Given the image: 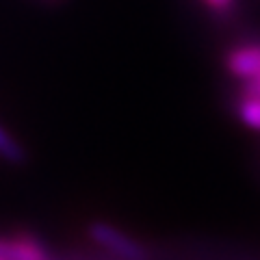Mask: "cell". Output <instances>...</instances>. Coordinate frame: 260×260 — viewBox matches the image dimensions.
<instances>
[{"mask_svg": "<svg viewBox=\"0 0 260 260\" xmlns=\"http://www.w3.org/2000/svg\"><path fill=\"white\" fill-rule=\"evenodd\" d=\"M87 234L95 245L119 260H148V251L139 241L107 221H91L87 225Z\"/></svg>", "mask_w": 260, "mask_h": 260, "instance_id": "cell-1", "label": "cell"}, {"mask_svg": "<svg viewBox=\"0 0 260 260\" xmlns=\"http://www.w3.org/2000/svg\"><path fill=\"white\" fill-rule=\"evenodd\" d=\"M225 70L241 83L260 76V42H247L225 52Z\"/></svg>", "mask_w": 260, "mask_h": 260, "instance_id": "cell-2", "label": "cell"}, {"mask_svg": "<svg viewBox=\"0 0 260 260\" xmlns=\"http://www.w3.org/2000/svg\"><path fill=\"white\" fill-rule=\"evenodd\" d=\"M234 109H237V115L243 124L254 130H260V98L239 93Z\"/></svg>", "mask_w": 260, "mask_h": 260, "instance_id": "cell-3", "label": "cell"}, {"mask_svg": "<svg viewBox=\"0 0 260 260\" xmlns=\"http://www.w3.org/2000/svg\"><path fill=\"white\" fill-rule=\"evenodd\" d=\"M0 158L7 162H13V165H20V162L26 160V152L24 148L13 139V137L7 133V130L0 126Z\"/></svg>", "mask_w": 260, "mask_h": 260, "instance_id": "cell-4", "label": "cell"}, {"mask_svg": "<svg viewBox=\"0 0 260 260\" xmlns=\"http://www.w3.org/2000/svg\"><path fill=\"white\" fill-rule=\"evenodd\" d=\"M202 5L215 15H228L237 7V0H202Z\"/></svg>", "mask_w": 260, "mask_h": 260, "instance_id": "cell-5", "label": "cell"}, {"mask_svg": "<svg viewBox=\"0 0 260 260\" xmlns=\"http://www.w3.org/2000/svg\"><path fill=\"white\" fill-rule=\"evenodd\" d=\"M50 3H59V0H50Z\"/></svg>", "mask_w": 260, "mask_h": 260, "instance_id": "cell-6", "label": "cell"}, {"mask_svg": "<svg viewBox=\"0 0 260 260\" xmlns=\"http://www.w3.org/2000/svg\"><path fill=\"white\" fill-rule=\"evenodd\" d=\"M0 260H3V258H0Z\"/></svg>", "mask_w": 260, "mask_h": 260, "instance_id": "cell-7", "label": "cell"}]
</instances>
